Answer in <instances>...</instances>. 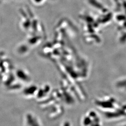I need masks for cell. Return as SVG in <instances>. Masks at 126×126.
<instances>
[{
	"label": "cell",
	"instance_id": "6da1fadb",
	"mask_svg": "<svg viewBox=\"0 0 126 126\" xmlns=\"http://www.w3.org/2000/svg\"><path fill=\"white\" fill-rule=\"evenodd\" d=\"M105 115L108 119H115L122 116H126V105L115 111L107 112Z\"/></svg>",
	"mask_w": 126,
	"mask_h": 126
},
{
	"label": "cell",
	"instance_id": "7a4b0ae2",
	"mask_svg": "<svg viewBox=\"0 0 126 126\" xmlns=\"http://www.w3.org/2000/svg\"><path fill=\"white\" fill-rule=\"evenodd\" d=\"M25 121L27 126H41L40 122L38 119L31 113L26 114Z\"/></svg>",
	"mask_w": 126,
	"mask_h": 126
},
{
	"label": "cell",
	"instance_id": "3957f363",
	"mask_svg": "<svg viewBox=\"0 0 126 126\" xmlns=\"http://www.w3.org/2000/svg\"><path fill=\"white\" fill-rule=\"evenodd\" d=\"M62 126H71V124L69 122L66 121V122H64L63 123Z\"/></svg>",
	"mask_w": 126,
	"mask_h": 126
},
{
	"label": "cell",
	"instance_id": "277c9868",
	"mask_svg": "<svg viewBox=\"0 0 126 126\" xmlns=\"http://www.w3.org/2000/svg\"><path fill=\"white\" fill-rule=\"evenodd\" d=\"M126 126V125H123V126Z\"/></svg>",
	"mask_w": 126,
	"mask_h": 126
}]
</instances>
